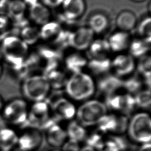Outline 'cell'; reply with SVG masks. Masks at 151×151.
I'll return each mask as SVG.
<instances>
[{"mask_svg":"<svg viewBox=\"0 0 151 151\" xmlns=\"http://www.w3.org/2000/svg\"><path fill=\"white\" fill-rule=\"evenodd\" d=\"M28 15L34 25L42 26L50 21L51 12L49 8L38 2L28 7Z\"/></svg>","mask_w":151,"mask_h":151,"instance_id":"e0dca14e","label":"cell"},{"mask_svg":"<svg viewBox=\"0 0 151 151\" xmlns=\"http://www.w3.org/2000/svg\"><path fill=\"white\" fill-rule=\"evenodd\" d=\"M23 1L28 8L39 2L38 0H23Z\"/></svg>","mask_w":151,"mask_h":151,"instance_id":"60d3db41","label":"cell"},{"mask_svg":"<svg viewBox=\"0 0 151 151\" xmlns=\"http://www.w3.org/2000/svg\"><path fill=\"white\" fill-rule=\"evenodd\" d=\"M43 75L47 78L51 88L55 90L64 88L68 78L65 73L58 68L51 70Z\"/></svg>","mask_w":151,"mask_h":151,"instance_id":"d4e9b609","label":"cell"},{"mask_svg":"<svg viewBox=\"0 0 151 151\" xmlns=\"http://www.w3.org/2000/svg\"><path fill=\"white\" fill-rule=\"evenodd\" d=\"M45 138L47 143L52 147H61L68 139L65 129L58 123L54 124L47 129Z\"/></svg>","mask_w":151,"mask_h":151,"instance_id":"ac0fdd59","label":"cell"},{"mask_svg":"<svg viewBox=\"0 0 151 151\" xmlns=\"http://www.w3.org/2000/svg\"><path fill=\"white\" fill-rule=\"evenodd\" d=\"M6 1V0H0V1Z\"/></svg>","mask_w":151,"mask_h":151,"instance_id":"f907efd6","label":"cell"},{"mask_svg":"<svg viewBox=\"0 0 151 151\" xmlns=\"http://www.w3.org/2000/svg\"><path fill=\"white\" fill-rule=\"evenodd\" d=\"M129 138L140 145L150 143L151 118L146 111L134 113L129 120L126 132Z\"/></svg>","mask_w":151,"mask_h":151,"instance_id":"3957f363","label":"cell"},{"mask_svg":"<svg viewBox=\"0 0 151 151\" xmlns=\"http://www.w3.org/2000/svg\"><path fill=\"white\" fill-rule=\"evenodd\" d=\"M64 0H41V3L48 8H56L61 6Z\"/></svg>","mask_w":151,"mask_h":151,"instance_id":"74e56055","label":"cell"},{"mask_svg":"<svg viewBox=\"0 0 151 151\" xmlns=\"http://www.w3.org/2000/svg\"><path fill=\"white\" fill-rule=\"evenodd\" d=\"M96 82V91L105 97L118 93L122 88V79L113 73L99 77Z\"/></svg>","mask_w":151,"mask_h":151,"instance_id":"4fadbf2b","label":"cell"},{"mask_svg":"<svg viewBox=\"0 0 151 151\" xmlns=\"http://www.w3.org/2000/svg\"><path fill=\"white\" fill-rule=\"evenodd\" d=\"M129 119L128 116L117 114V126L116 130L113 134L122 135L127 132Z\"/></svg>","mask_w":151,"mask_h":151,"instance_id":"e575fe53","label":"cell"},{"mask_svg":"<svg viewBox=\"0 0 151 151\" xmlns=\"http://www.w3.org/2000/svg\"><path fill=\"white\" fill-rule=\"evenodd\" d=\"M4 104H5V103L4 102V100H3L2 98L1 97V96H0V113H1V111L2 110V109L4 107Z\"/></svg>","mask_w":151,"mask_h":151,"instance_id":"ee69618b","label":"cell"},{"mask_svg":"<svg viewBox=\"0 0 151 151\" xmlns=\"http://www.w3.org/2000/svg\"><path fill=\"white\" fill-rule=\"evenodd\" d=\"M86 68L90 75L97 77L105 75L111 71V58H88Z\"/></svg>","mask_w":151,"mask_h":151,"instance_id":"ffe728a7","label":"cell"},{"mask_svg":"<svg viewBox=\"0 0 151 151\" xmlns=\"http://www.w3.org/2000/svg\"><path fill=\"white\" fill-rule=\"evenodd\" d=\"M88 58L83 51L74 50L68 53L64 58V65L66 70L71 74L83 71L86 68Z\"/></svg>","mask_w":151,"mask_h":151,"instance_id":"5bb4252c","label":"cell"},{"mask_svg":"<svg viewBox=\"0 0 151 151\" xmlns=\"http://www.w3.org/2000/svg\"><path fill=\"white\" fill-rule=\"evenodd\" d=\"M137 151H151L150 143H144L140 145Z\"/></svg>","mask_w":151,"mask_h":151,"instance_id":"ab89813d","label":"cell"},{"mask_svg":"<svg viewBox=\"0 0 151 151\" xmlns=\"http://www.w3.org/2000/svg\"><path fill=\"white\" fill-rule=\"evenodd\" d=\"M68 139L74 140L78 142L84 140L87 135L85 127L77 120H71L65 129Z\"/></svg>","mask_w":151,"mask_h":151,"instance_id":"4316f807","label":"cell"},{"mask_svg":"<svg viewBox=\"0 0 151 151\" xmlns=\"http://www.w3.org/2000/svg\"><path fill=\"white\" fill-rule=\"evenodd\" d=\"M94 34L87 26L77 27L67 35V45L76 51H83L88 48L94 39Z\"/></svg>","mask_w":151,"mask_h":151,"instance_id":"ba28073f","label":"cell"},{"mask_svg":"<svg viewBox=\"0 0 151 151\" xmlns=\"http://www.w3.org/2000/svg\"><path fill=\"white\" fill-rule=\"evenodd\" d=\"M104 135V134L97 130L89 133H87L84 139L86 145L94 149L97 151L99 150L102 147L106 140V137H105Z\"/></svg>","mask_w":151,"mask_h":151,"instance_id":"4dcf8cb0","label":"cell"},{"mask_svg":"<svg viewBox=\"0 0 151 151\" xmlns=\"http://www.w3.org/2000/svg\"><path fill=\"white\" fill-rule=\"evenodd\" d=\"M18 134L9 127L0 129V151H11L17 146Z\"/></svg>","mask_w":151,"mask_h":151,"instance_id":"44dd1931","label":"cell"},{"mask_svg":"<svg viewBox=\"0 0 151 151\" xmlns=\"http://www.w3.org/2000/svg\"><path fill=\"white\" fill-rule=\"evenodd\" d=\"M96 126L97 130L101 133L113 134L117 126V114L107 113L99 120Z\"/></svg>","mask_w":151,"mask_h":151,"instance_id":"cb8c5ba5","label":"cell"},{"mask_svg":"<svg viewBox=\"0 0 151 151\" xmlns=\"http://www.w3.org/2000/svg\"><path fill=\"white\" fill-rule=\"evenodd\" d=\"M21 88L24 98L33 103L45 100L51 89L42 74L27 76L22 80Z\"/></svg>","mask_w":151,"mask_h":151,"instance_id":"277c9868","label":"cell"},{"mask_svg":"<svg viewBox=\"0 0 151 151\" xmlns=\"http://www.w3.org/2000/svg\"><path fill=\"white\" fill-rule=\"evenodd\" d=\"M87 50L89 58H110V55L112 52L107 40L103 38L94 39Z\"/></svg>","mask_w":151,"mask_h":151,"instance_id":"d6986e66","label":"cell"},{"mask_svg":"<svg viewBox=\"0 0 151 151\" xmlns=\"http://www.w3.org/2000/svg\"><path fill=\"white\" fill-rule=\"evenodd\" d=\"M124 151H131V150H124Z\"/></svg>","mask_w":151,"mask_h":151,"instance_id":"681fc988","label":"cell"},{"mask_svg":"<svg viewBox=\"0 0 151 151\" xmlns=\"http://www.w3.org/2000/svg\"><path fill=\"white\" fill-rule=\"evenodd\" d=\"M107 109L116 114L128 116L137 108L134 96L131 94L116 93L106 97L104 102Z\"/></svg>","mask_w":151,"mask_h":151,"instance_id":"52a82bcc","label":"cell"},{"mask_svg":"<svg viewBox=\"0 0 151 151\" xmlns=\"http://www.w3.org/2000/svg\"><path fill=\"white\" fill-rule=\"evenodd\" d=\"M151 61L150 55H146L139 58V61L136 64V68L139 73L142 77H150Z\"/></svg>","mask_w":151,"mask_h":151,"instance_id":"836d02e7","label":"cell"},{"mask_svg":"<svg viewBox=\"0 0 151 151\" xmlns=\"http://www.w3.org/2000/svg\"><path fill=\"white\" fill-rule=\"evenodd\" d=\"M40 39H42L46 43L51 44H58L59 43L67 42V35L61 28L57 21H50L41 26L40 29Z\"/></svg>","mask_w":151,"mask_h":151,"instance_id":"30bf717a","label":"cell"},{"mask_svg":"<svg viewBox=\"0 0 151 151\" xmlns=\"http://www.w3.org/2000/svg\"><path fill=\"white\" fill-rule=\"evenodd\" d=\"M28 111L26 100L15 98L4 104L1 113L6 124L24 127L27 120Z\"/></svg>","mask_w":151,"mask_h":151,"instance_id":"8992f818","label":"cell"},{"mask_svg":"<svg viewBox=\"0 0 151 151\" xmlns=\"http://www.w3.org/2000/svg\"><path fill=\"white\" fill-rule=\"evenodd\" d=\"M136 68L135 60L129 54L119 53L111 59V71L121 78L132 75Z\"/></svg>","mask_w":151,"mask_h":151,"instance_id":"9c48e42d","label":"cell"},{"mask_svg":"<svg viewBox=\"0 0 151 151\" xmlns=\"http://www.w3.org/2000/svg\"><path fill=\"white\" fill-rule=\"evenodd\" d=\"M150 42H148L139 37L132 38L129 47V54L134 58H140L146 55L150 50Z\"/></svg>","mask_w":151,"mask_h":151,"instance_id":"484cf974","label":"cell"},{"mask_svg":"<svg viewBox=\"0 0 151 151\" xmlns=\"http://www.w3.org/2000/svg\"><path fill=\"white\" fill-rule=\"evenodd\" d=\"M24 129V131L18 134L17 146L25 151H34L38 149L43 140L41 130L29 127Z\"/></svg>","mask_w":151,"mask_h":151,"instance_id":"7c38bea8","label":"cell"},{"mask_svg":"<svg viewBox=\"0 0 151 151\" xmlns=\"http://www.w3.org/2000/svg\"><path fill=\"white\" fill-rule=\"evenodd\" d=\"M28 47L19 37L10 35L3 39L1 51L5 60L15 67L25 63L29 55Z\"/></svg>","mask_w":151,"mask_h":151,"instance_id":"7a4b0ae2","label":"cell"},{"mask_svg":"<svg viewBox=\"0 0 151 151\" xmlns=\"http://www.w3.org/2000/svg\"><path fill=\"white\" fill-rule=\"evenodd\" d=\"M134 96L137 107L143 110H147L150 108V89H142L141 91L134 95Z\"/></svg>","mask_w":151,"mask_h":151,"instance_id":"d6a6232c","label":"cell"},{"mask_svg":"<svg viewBox=\"0 0 151 151\" xmlns=\"http://www.w3.org/2000/svg\"><path fill=\"white\" fill-rule=\"evenodd\" d=\"M11 151H25L24 150H22V149L19 148L18 146H17L16 147H15Z\"/></svg>","mask_w":151,"mask_h":151,"instance_id":"f6af8a7d","label":"cell"},{"mask_svg":"<svg viewBox=\"0 0 151 151\" xmlns=\"http://www.w3.org/2000/svg\"><path fill=\"white\" fill-rule=\"evenodd\" d=\"M64 88L71 100L84 102L96 93V81L91 75L83 71L71 74Z\"/></svg>","mask_w":151,"mask_h":151,"instance_id":"6da1fadb","label":"cell"},{"mask_svg":"<svg viewBox=\"0 0 151 151\" xmlns=\"http://www.w3.org/2000/svg\"><path fill=\"white\" fill-rule=\"evenodd\" d=\"M27 9L23 0H11L6 5V15L11 19L18 22L24 19Z\"/></svg>","mask_w":151,"mask_h":151,"instance_id":"603a6c76","label":"cell"},{"mask_svg":"<svg viewBox=\"0 0 151 151\" xmlns=\"http://www.w3.org/2000/svg\"><path fill=\"white\" fill-rule=\"evenodd\" d=\"M51 151H61V150H51Z\"/></svg>","mask_w":151,"mask_h":151,"instance_id":"c3c4849f","label":"cell"},{"mask_svg":"<svg viewBox=\"0 0 151 151\" xmlns=\"http://www.w3.org/2000/svg\"><path fill=\"white\" fill-rule=\"evenodd\" d=\"M10 19L6 14H0V30H4L9 26Z\"/></svg>","mask_w":151,"mask_h":151,"instance_id":"f35d334b","label":"cell"},{"mask_svg":"<svg viewBox=\"0 0 151 151\" xmlns=\"http://www.w3.org/2000/svg\"><path fill=\"white\" fill-rule=\"evenodd\" d=\"M61 6V15L72 21H76L80 18L86 10L84 0H64Z\"/></svg>","mask_w":151,"mask_h":151,"instance_id":"9a60e30c","label":"cell"},{"mask_svg":"<svg viewBox=\"0 0 151 151\" xmlns=\"http://www.w3.org/2000/svg\"><path fill=\"white\" fill-rule=\"evenodd\" d=\"M107 113L104 103L97 99H89L77 108L76 117L84 127L96 125L99 120Z\"/></svg>","mask_w":151,"mask_h":151,"instance_id":"5b68a950","label":"cell"},{"mask_svg":"<svg viewBox=\"0 0 151 151\" xmlns=\"http://www.w3.org/2000/svg\"><path fill=\"white\" fill-rule=\"evenodd\" d=\"M2 66L1 64L0 63V77L2 75Z\"/></svg>","mask_w":151,"mask_h":151,"instance_id":"bcb514c9","label":"cell"},{"mask_svg":"<svg viewBox=\"0 0 151 151\" xmlns=\"http://www.w3.org/2000/svg\"><path fill=\"white\" fill-rule=\"evenodd\" d=\"M109 26V20L107 17L100 13H97L91 15L88 22V25L93 33L99 34L103 33Z\"/></svg>","mask_w":151,"mask_h":151,"instance_id":"f546056e","label":"cell"},{"mask_svg":"<svg viewBox=\"0 0 151 151\" xmlns=\"http://www.w3.org/2000/svg\"><path fill=\"white\" fill-rule=\"evenodd\" d=\"M80 151H97V150L87 145H85L80 148Z\"/></svg>","mask_w":151,"mask_h":151,"instance_id":"b9f144b4","label":"cell"},{"mask_svg":"<svg viewBox=\"0 0 151 151\" xmlns=\"http://www.w3.org/2000/svg\"><path fill=\"white\" fill-rule=\"evenodd\" d=\"M19 37L28 46L34 45L40 39V29L35 25L27 24L22 27Z\"/></svg>","mask_w":151,"mask_h":151,"instance_id":"83f0119b","label":"cell"},{"mask_svg":"<svg viewBox=\"0 0 151 151\" xmlns=\"http://www.w3.org/2000/svg\"><path fill=\"white\" fill-rule=\"evenodd\" d=\"M137 37L150 43L151 41V19L150 17L144 18L137 24Z\"/></svg>","mask_w":151,"mask_h":151,"instance_id":"1f68e13d","label":"cell"},{"mask_svg":"<svg viewBox=\"0 0 151 151\" xmlns=\"http://www.w3.org/2000/svg\"><path fill=\"white\" fill-rule=\"evenodd\" d=\"M61 151H80V143L72 139H67L61 147Z\"/></svg>","mask_w":151,"mask_h":151,"instance_id":"d590c367","label":"cell"},{"mask_svg":"<svg viewBox=\"0 0 151 151\" xmlns=\"http://www.w3.org/2000/svg\"><path fill=\"white\" fill-rule=\"evenodd\" d=\"M132 1H134V2H140L145 1V0H132Z\"/></svg>","mask_w":151,"mask_h":151,"instance_id":"7dc6e473","label":"cell"},{"mask_svg":"<svg viewBox=\"0 0 151 151\" xmlns=\"http://www.w3.org/2000/svg\"><path fill=\"white\" fill-rule=\"evenodd\" d=\"M97 151H120L116 144L108 136L102 146Z\"/></svg>","mask_w":151,"mask_h":151,"instance_id":"8d00e7d4","label":"cell"},{"mask_svg":"<svg viewBox=\"0 0 151 151\" xmlns=\"http://www.w3.org/2000/svg\"><path fill=\"white\" fill-rule=\"evenodd\" d=\"M132 39L129 32L118 30L111 34L107 40L111 52L119 54L128 50Z\"/></svg>","mask_w":151,"mask_h":151,"instance_id":"2e32d148","label":"cell"},{"mask_svg":"<svg viewBox=\"0 0 151 151\" xmlns=\"http://www.w3.org/2000/svg\"><path fill=\"white\" fill-rule=\"evenodd\" d=\"M137 17L130 10H123L117 16L116 25L118 30L129 32L137 26Z\"/></svg>","mask_w":151,"mask_h":151,"instance_id":"7402d4cb","label":"cell"},{"mask_svg":"<svg viewBox=\"0 0 151 151\" xmlns=\"http://www.w3.org/2000/svg\"><path fill=\"white\" fill-rule=\"evenodd\" d=\"M51 113L57 120L71 121L76 117L77 108L72 100L61 96L50 105Z\"/></svg>","mask_w":151,"mask_h":151,"instance_id":"8fae6325","label":"cell"},{"mask_svg":"<svg viewBox=\"0 0 151 151\" xmlns=\"http://www.w3.org/2000/svg\"><path fill=\"white\" fill-rule=\"evenodd\" d=\"M6 126V123L1 114H0V129H2Z\"/></svg>","mask_w":151,"mask_h":151,"instance_id":"7bdbcfd3","label":"cell"},{"mask_svg":"<svg viewBox=\"0 0 151 151\" xmlns=\"http://www.w3.org/2000/svg\"><path fill=\"white\" fill-rule=\"evenodd\" d=\"M144 85L142 77L136 75H130L122 79V88L126 93L135 95L143 89Z\"/></svg>","mask_w":151,"mask_h":151,"instance_id":"f1b7e54d","label":"cell"}]
</instances>
